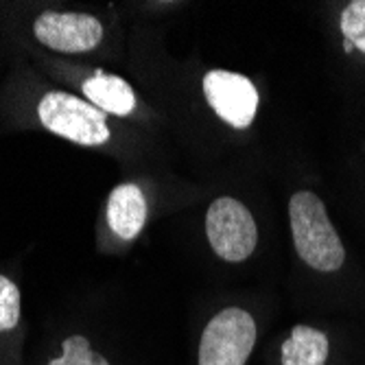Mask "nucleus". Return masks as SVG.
I'll return each mask as SVG.
<instances>
[{"mask_svg": "<svg viewBox=\"0 0 365 365\" xmlns=\"http://www.w3.org/2000/svg\"><path fill=\"white\" fill-rule=\"evenodd\" d=\"M289 227L295 254L307 267L322 274H333L344 267L346 247L317 192L297 190L291 195Z\"/></svg>", "mask_w": 365, "mask_h": 365, "instance_id": "obj_1", "label": "nucleus"}, {"mask_svg": "<svg viewBox=\"0 0 365 365\" xmlns=\"http://www.w3.org/2000/svg\"><path fill=\"white\" fill-rule=\"evenodd\" d=\"M38 120L51 134L79 147H101L112 136L108 114L86 98L61 90L46 92L40 98Z\"/></svg>", "mask_w": 365, "mask_h": 365, "instance_id": "obj_2", "label": "nucleus"}, {"mask_svg": "<svg viewBox=\"0 0 365 365\" xmlns=\"http://www.w3.org/2000/svg\"><path fill=\"white\" fill-rule=\"evenodd\" d=\"M256 339L258 328L252 313L241 307H227L204 326L197 365H247Z\"/></svg>", "mask_w": 365, "mask_h": 365, "instance_id": "obj_3", "label": "nucleus"}, {"mask_svg": "<svg viewBox=\"0 0 365 365\" xmlns=\"http://www.w3.org/2000/svg\"><path fill=\"white\" fill-rule=\"evenodd\" d=\"M206 235L212 252L225 262L247 260L258 245V225L250 208L235 197H217L206 212Z\"/></svg>", "mask_w": 365, "mask_h": 365, "instance_id": "obj_4", "label": "nucleus"}, {"mask_svg": "<svg viewBox=\"0 0 365 365\" xmlns=\"http://www.w3.org/2000/svg\"><path fill=\"white\" fill-rule=\"evenodd\" d=\"M202 90L210 110L232 129L243 131L256 120L260 94L250 77L215 68L204 75Z\"/></svg>", "mask_w": 365, "mask_h": 365, "instance_id": "obj_5", "label": "nucleus"}, {"mask_svg": "<svg viewBox=\"0 0 365 365\" xmlns=\"http://www.w3.org/2000/svg\"><path fill=\"white\" fill-rule=\"evenodd\" d=\"M33 36L36 40L66 55L90 53L106 38L103 22L92 14L79 11H42L33 22Z\"/></svg>", "mask_w": 365, "mask_h": 365, "instance_id": "obj_6", "label": "nucleus"}, {"mask_svg": "<svg viewBox=\"0 0 365 365\" xmlns=\"http://www.w3.org/2000/svg\"><path fill=\"white\" fill-rule=\"evenodd\" d=\"M149 217V204L143 188L134 182H123L114 186L108 197L106 221L112 235L120 241H134L140 237Z\"/></svg>", "mask_w": 365, "mask_h": 365, "instance_id": "obj_7", "label": "nucleus"}, {"mask_svg": "<svg viewBox=\"0 0 365 365\" xmlns=\"http://www.w3.org/2000/svg\"><path fill=\"white\" fill-rule=\"evenodd\" d=\"M81 92L86 94V101L92 103L96 110L112 116H131L138 108L136 92L123 77L96 71L83 79Z\"/></svg>", "mask_w": 365, "mask_h": 365, "instance_id": "obj_8", "label": "nucleus"}, {"mask_svg": "<svg viewBox=\"0 0 365 365\" xmlns=\"http://www.w3.org/2000/svg\"><path fill=\"white\" fill-rule=\"evenodd\" d=\"M330 356V339L324 330L307 324L291 328L280 348L282 365H326Z\"/></svg>", "mask_w": 365, "mask_h": 365, "instance_id": "obj_9", "label": "nucleus"}, {"mask_svg": "<svg viewBox=\"0 0 365 365\" xmlns=\"http://www.w3.org/2000/svg\"><path fill=\"white\" fill-rule=\"evenodd\" d=\"M46 365H110V361L92 348L88 337L71 335L61 341L59 356L51 359Z\"/></svg>", "mask_w": 365, "mask_h": 365, "instance_id": "obj_10", "label": "nucleus"}, {"mask_svg": "<svg viewBox=\"0 0 365 365\" xmlns=\"http://www.w3.org/2000/svg\"><path fill=\"white\" fill-rule=\"evenodd\" d=\"M339 29L348 48L365 55V0H352L341 11Z\"/></svg>", "mask_w": 365, "mask_h": 365, "instance_id": "obj_11", "label": "nucleus"}, {"mask_svg": "<svg viewBox=\"0 0 365 365\" xmlns=\"http://www.w3.org/2000/svg\"><path fill=\"white\" fill-rule=\"evenodd\" d=\"M20 322V289L0 274V333H9Z\"/></svg>", "mask_w": 365, "mask_h": 365, "instance_id": "obj_12", "label": "nucleus"}]
</instances>
